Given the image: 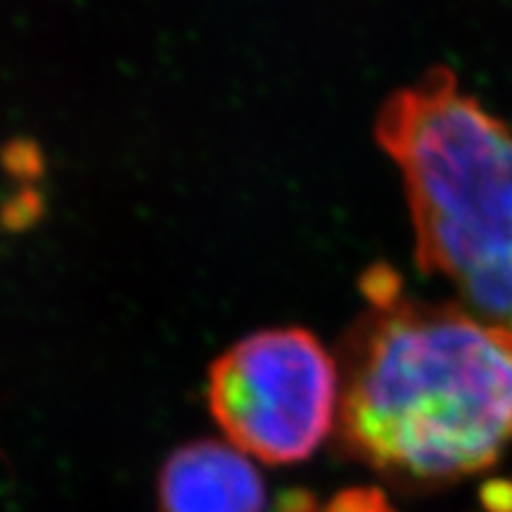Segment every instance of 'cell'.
Instances as JSON below:
<instances>
[{"label": "cell", "mask_w": 512, "mask_h": 512, "mask_svg": "<svg viewBox=\"0 0 512 512\" xmlns=\"http://www.w3.org/2000/svg\"><path fill=\"white\" fill-rule=\"evenodd\" d=\"M366 294L339 349L342 451L411 489L494 467L512 448V330L403 297L387 268L368 275Z\"/></svg>", "instance_id": "cell-1"}, {"label": "cell", "mask_w": 512, "mask_h": 512, "mask_svg": "<svg viewBox=\"0 0 512 512\" xmlns=\"http://www.w3.org/2000/svg\"><path fill=\"white\" fill-rule=\"evenodd\" d=\"M377 140L401 169L422 271L512 330V128L437 67L384 102Z\"/></svg>", "instance_id": "cell-2"}, {"label": "cell", "mask_w": 512, "mask_h": 512, "mask_svg": "<svg viewBox=\"0 0 512 512\" xmlns=\"http://www.w3.org/2000/svg\"><path fill=\"white\" fill-rule=\"evenodd\" d=\"M207 396L230 444L290 465L313 456L337 425L339 368L311 332L261 330L211 366Z\"/></svg>", "instance_id": "cell-3"}, {"label": "cell", "mask_w": 512, "mask_h": 512, "mask_svg": "<svg viewBox=\"0 0 512 512\" xmlns=\"http://www.w3.org/2000/svg\"><path fill=\"white\" fill-rule=\"evenodd\" d=\"M266 486L252 460L223 441H192L159 475L162 512H264Z\"/></svg>", "instance_id": "cell-4"}]
</instances>
